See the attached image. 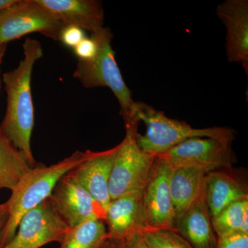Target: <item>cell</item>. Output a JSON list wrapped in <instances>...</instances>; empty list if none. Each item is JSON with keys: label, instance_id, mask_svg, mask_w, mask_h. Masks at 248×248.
<instances>
[{"label": "cell", "instance_id": "6da1fadb", "mask_svg": "<svg viewBox=\"0 0 248 248\" xmlns=\"http://www.w3.org/2000/svg\"><path fill=\"white\" fill-rule=\"evenodd\" d=\"M23 53L24 58L19 66L3 74L7 106L0 130L25 155L33 167L37 161L31 144L35 125L31 78L36 62L43 56V48L38 40L28 37L23 44Z\"/></svg>", "mask_w": 248, "mask_h": 248}, {"label": "cell", "instance_id": "7a4b0ae2", "mask_svg": "<svg viewBox=\"0 0 248 248\" xmlns=\"http://www.w3.org/2000/svg\"><path fill=\"white\" fill-rule=\"evenodd\" d=\"M86 155V151H76L50 166L37 163L28 171L11 191V197L6 202L9 217L0 234V248H4L14 238L23 216L48 200L60 178L81 164Z\"/></svg>", "mask_w": 248, "mask_h": 248}, {"label": "cell", "instance_id": "3957f363", "mask_svg": "<svg viewBox=\"0 0 248 248\" xmlns=\"http://www.w3.org/2000/svg\"><path fill=\"white\" fill-rule=\"evenodd\" d=\"M134 117L143 122L146 133L136 135L137 143L145 153L158 156L164 154L179 143L194 138H213L231 143L235 140V132L226 127L194 128L186 122L174 120L145 103L135 102Z\"/></svg>", "mask_w": 248, "mask_h": 248}, {"label": "cell", "instance_id": "277c9868", "mask_svg": "<svg viewBox=\"0 0 248 248\" xmlns=\"http://www.w3.org/2000/svg\"><path fill=\"white\" fill-rule=\"evenodd\" d=\"M91 37L97 44V55L89 61L78 60L73 77L87 89L99 86L109 88L120 104V115L124 124L133 123L135 102L116 62L111 45L113 35L109 28L103 27L91 34Z\"/></svg>", "mask_w": 248, "mask_h": 248}, {"label": "cell", "instance_id": "5b68a950", "mask_svg": "<svg viewBox=\"0 0 248 248\" xmlns=\"http://www.w3.org/2000/svg\"><path fill=\"white\" fill-rule=\"evenodd\" d=\"M139 125L125 126V136L120 143L109 182L111 200L142 190L156 156L145 153L137 143Z\"/></svg>", "mask_w": 248, "mask_h": 248}, {"label": "cell", "instance_id": "8992f818", "mask_svg": "<svg viewBox=\"0 0 248 248\" xmlns=\"http://www.w3.org/2000/svg\"><path fill=\"white\" fill-rule=\"evenodd\" d=\"M63 27L38 0H18L0 13V45H7L32 32L59 41Z\"/></svg>", "mask_w": 248, "mask_h": 248}, {"label": "cell", "instance_id": "52a82bcc", "mask_svg": "<svg viewBox=\"0 0 248 248\" xmlns=\"http://www.w3.org/2000/svg\"><path fill=\"white\" fill-rule=\"evenodd\" d=\"M171 170L166 160L156 156L142 190V232L176 231L175 215L170 191Z\"/></svg>", "mask_w": 248, "mask_h": 248}, {"label": "cell", "instance_id": "ba28073f", "mask_svg": "<svg viewBox=\"0 0 248 248\" xmlns=\"http://www.w3.org/2000/svg\"><path fill=\"white\" fill-rule=\"evenodd\" d=\"M172 168H195L206 172L231 169V143L208 138H194L158 155Z\"/></svg>", "mask_w": 248, "mask_h": 248}, {"label": "cell", "instance_id": "9c48e42d", "mask_svg": "<svg viewBox=\"0 0 248 248\" xmlns=\"http://www.w3.org/2000/svg\"><path fill=\"white\" fill-rule=\"evenodd\" d=\"M71 171L60 178L49 197L54 210L69 228L89 220L104 221L105 210Z\"/></svg>", "mask_w": 248, "mask_h": 248}, {"label": "cell", "instance_id": "30bf717a", "mask_svg": "<svg viewBox=\"0 0 248 248\" xmlns=\"http://www.w3.org/2000/svg\"><path fill=\"white\" fill-rule=\"evenodd\" d=\"M68 228L48 199L23 216L14 238L3 248H40L50 243L60 244Z\"/></svg>", "mask_w": 248, "mask_h": 248}, {"label": "cell", "instance_id": "8fae6325", "mask_svg": "<svg viewBox=\"0 0 248 248\" xmlns=\"http://www.w3.org/2000/svg\"><path fill=\"white\" fill-rule=\"evenodd\" d=\"M120 148V143L107 151H86L84 161L71 171L105 211L111 201L109 182Z\"/></svg>", "mask_w": 248, "mask_h": 248}, {"label": "cell", "instance_id": "7c38bea8", "mask_svg": "<svg viewBox=\"0 0 248 248\" xmlns=\"http://www.w3.org/2000/svg\"><path fill=\"white\" fill-rule=\"evenodd\" d=\"M217 16L226 26L228 61L241 63L248 69V1L226 0L218 4Z\"/></svg>", "mask_w": 248, "mask_h": 248}, {"label": "cell", "instance_id": "4fadbf2b", "mask_svg": "<svg viewBox=\"0 0 248 248\" xmlns=\"http://www.w3.org/2000/svg\"><path fill=\"white\" fill-rule=\"evenodd\" d=\"M141 205L142 190L111 200L104 219L109 239L122 241L136 232H142Z\"/></svg>", "mask_w": 248, "mask_h": 248}, {"label": "cell", "instance_id": "5bb4252c", "mask_svg": "<svg viewBox=\"0 0 248 248\" xmlns=\"http://www.w3.org/2000/svg\"><path fill=\"white\" fill-rule=\"evenodd\" d=\"M63 25H72L91 34L104 27L102 1L97 0H38Z\"/></svg>", "mask_w": 248, "mask_h": 248}, {"label": "cell", "instance_id": "9a60e30c", "mask_svg": "<svg viewBox=\"0 0 248 248\" xmlns=\"http://www.w3.org/2000/svg\"><path fill=\"white\" fill-rule=\"evenodd\" d=\"M205 200V183L200 195L176 223V232L193 248H215L217 237Z\"/></svg>", "mask_w": 248, "mask_h": 248}, {"label": "cell", "instance_id": "2e32d148", "mask_svg": "<svg viewBox=\"0 0 248 248\" xmlns=\"http://www.w3.org/2000/svg\"><path fill=\"white\" fill-rule=\"evenodd\" d=\"M229 169L213 171L205 176V200L211 218L231 204L248 199L247 184Z\"/></svg>", "mask_w": 248, "mask_h": 248}, {"label": "cell", "instance_id": "e0dca14e", "mask_svg": "<svg viewBox=\"0 0 248 248\" xmlns=\"http://www.w3.org/2000/svg\"><path fill=\"white\" fill-rule=\"evenodd\" d=\"M207 173L195 168H172L170 191L176 223L200 195Z\"/></svg>", "mask_w": 248, "mask_h": 248}, {"label": "cell", "instance_id": "ac0fdd59", "mask_svg": "<svg viewBox=\"0 0 248 248\" xmlns=\"http://www.w3.org/2000/svg\"><path fill=\"white\" fill-rule=\"evenodd\" d=\"M31 168L25 155L0 130V190H14Z\"/></svg>", "mask_w": 248, "mask_h": 248}, {"label": "cell", "instance_id": "d6986e66", "mask_svg": "<svg viewBox=\"0 0 248 248\" xmlns=\"http://www.w3.org/2000/svg\"><path fill=\"white\" fill-rule=\"evenodd\" d=\"M108 239L104 221L89 220L68 228L59 248H103Z\"/></svg>", "mask_w": 248, "mask_h": 248}, {"label": "cell", "instance_id": "ffe728a7", "mask_svg": "<svg viewBox=\"0 0 248 248\" xmlns=\"http://www.w3.org/2000/svg\"><path fill=\"white\" fill-rule=\"evenodd\" d=\"M248 208V199L234 202L212 217V226L217 238L239 233L245 210Z\"/></svg>", "mask_w": 248, "mask_h": 248}, {"label": "cell", "instance_id": "44dd1931", "mask_svg": "<svg viewBox=\"0 0 248 248\" xmlns=\"http://www.w3.org/2000/svg\"><path fill=\"white\" fill-rule=\"evenodd\" d=\"M142 234L151 248H193L177 232L170 230L143 231Z\"/></svg>", "mask_w": 248, "mask_h": 248}, {"label": "cell", "instance_id": "7402d4cb", "mask_svg": "<svg viewBox=\"0 0 248 248\" xmlns=\"http://www.w3.org/2000/svg\"><path fill=\"white\" fill-rule=\"evenodd\" d=\"M86 37L84 31L76 26H64L59 41L68 48L74 49Z\"/></svg>", "mask_w": 248, "mask_h": 248}, {"label": "cell", "instance_id": "603a6c76", "mask_svg": "<svg viewBox=\"0 0 248 248\" xmlns=\"http://www.w3.org/2000/svg\"><path fill=\"white\" fill-rule=\"evenodd\" d=\"M73 50L79 61H89L97 55V44L93 37H86Z\"/></svg>", "mask_w": 248, "mask_h": 248}, {"label": "cell", "instance_id": "cb8c5ba5", "mask_svg": "<svg viewBox=\"0 0 248 248\" xmlns=\"http://www.w3.org/2000/svg\"><path fill=\"white\" fill-rule=\"evenodd\" d=\"M215 248H248V234L237 233L217 238Z\"/></svg>", "mask_w": 248, "mask_h": 248}, {"label": "cell", "instance_id": "d4e9b609", "mask_svg": "<svg viewBox=\"0 0 248 248\" xmlns=\"http://www.w3.org/2000/svg\"><path fill=\"white\" fill-rule=\"evenodd\" d=\"M122 248H151L145 241L142 232L133 233L121 241Z\"/></svg>", "mask_w": 248, "mask_h": 248}, {"label": "cell", "instance_id": "484cf974", "mask_svg": "<svg viewBox=\"0 0 248 248\" xmlns=\"http://www.w3.org/2000/svg\"><path fill=\"white\" fill-rule=\"evenodd\" d=\"M9 217V205L7 202L0 204V234L4 229Z\"/></svg>", "mask_w": 248, "mask_h": 248}, {"label": "cell", "instance_id": "4316f807", "mask_svg": "<svg viewBox=\"0 0 248 248\" xmlns=\"http://www.w3.org/2000/svg\"><path fill=\"white\" fill-rule=\"evenodd\" d=\"M239 234H248V208L245 210L239 228Z\"/></svg>", "mask_w": 248, "mask_h": 248}, {"label": "cell", "instance_id": "83f0119b", "mask_svg": "<svg viewBox=\"0 0 248 248\" xmlns=\"http://www.w3.org/2000/svg\"><path fill=\"white\" fill-rule=\"evenodd\" d=\"M18 0H0V13L16 4Z\"/></svg>", "mask_w": 248, "mask_h": 248}, {"label": "cell", "instance_id": "f1b7e54d", "mask_svg": "<svg viewBox=\"0 0 248 248\" xmlns=\"http://www.w3.org/2000/svg\"><path fill=\"white\" fill-rule=\"evenodd\" d=\"M103 248H122L121 241L108 239Z\"/></svg>", "mask_w": 248, "mask_h": 248}, {"label": "cell", "instance_id": "f546056e", "mask_svg": "<svg viewBox=\"0 0 248 248\" xmlns=\"http://www.w3.org/2000/svg\"><path fill=\"white\" fill-rule=\"evenodd\" d=\"M6 46L7 45H0V66H1V62H2L5 53H6Z\"/></svg>", "mask_w": 248, "mask_h": 248}]
</instances>
